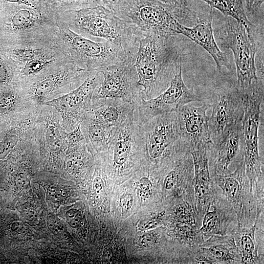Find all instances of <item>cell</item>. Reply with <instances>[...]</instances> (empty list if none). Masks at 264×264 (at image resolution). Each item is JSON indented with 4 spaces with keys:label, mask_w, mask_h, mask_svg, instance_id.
<instances>
[{
    "label": "cell",
    "mask_w": 264,
    "mask_h": 264,
    "mask_svg": "<svg viewBox=\"0 0 264 264\" xmlns=\"http://www.w3.org/2000/svg\"><path fill=\"white\" fill-rule=\"evenodd\" d=\"M222 47L230 49L236 66V87L245 89L258 79L256 65L257 43L246 27L235 19L225 17L219 32Z\"/></svg>",
    "instance_id": "6"
},
{
    "label": "cell",
    "mask_w": 264,
    "mask_h": 264,
    "mask_svg": "<svg viewBox=\"0 0 264 264\" xmlns=\"http://www.w3.org/2000/svg\"><path fill=\"white\" fill-rule=\"evenodd\" d=\"M57 46V41L47 44L19 45L10 46L6 52L9 58L16 65L18 71L26 62Z\"/></svg>",
    "instance_id": "24"
},
{
    "label": "cell",
    "mask_w": 264,
    "mask_h": 264,
    "mask_svg": "<svg viewBox=\"0 0 264 264\" xmlns=\"http://www.w3.org/2000/svg\"><path fill=\"white\" fill-rule=\"evenodd\" d=\"M47 224L49 230L55 235L61 234L65 230L64 226L61 221L54 215L48 216Z\"/></svg>",
    "instance_id": "37"
},
{
    "label": "cell",
    "mask_w": 264,
    "mask_h": 264,
    "mask_svg": "<svg viewBox=\"0 0 264 264\" xmlns=\"http://www.w3.org/2000/svg\"><path fill=\"white\" fill-rule=\"evenodd\" d=\"M19 103L17 91L11 88H4L0 90V115L13 111Z\"/></svg>",
    "instance_id": "30"
},
{
    "label": "cell",
    "mask_w": 264,
    "mask_h": 264,
    "mask_svg": "<svg viewBox=\"0 0 264 264\" xmlns=\"http://www.w3.org/2000/svg\"><path fill=\"white\" fill-rule=\"evenodd\" d=\"M264 0H245V7L248 12L253 14L257 12Z\"/></svg>",
    "instance_id": "41"
},
{
    "label": "cell",
    "mask_w": 264,
    "mask_h": 264,
    "mask_svg": "<svg viewBox=\"0 0 264 264\" xmlns=\"http://www.w3.org/2000/svg\"><path fill=\"white\" fill-rule=\"evenodd\" d=\"M193 202L182 199L173 209V215L176 222L198 225V216Z\"/></svg>",
    "instance_id": "29"
},
{
    "label": "cell",
    "mask_w": 264,
    "mask_h": 264,
    "mask_svg": "<svg viewBox=\"0 0 264 264\" xmlns=\"http://www.w3.org/2000/svg\"><path fill=\"white\" fill-rule=\"evenodd\" d=\"M176 36L151 34L139 41L134 66L146 100L165 90L182 67L183 54Z\"/></svg>",
    "instance_id": "1"
},
{
    "label": "cell",
    "mask_w": 264,
    "mask_h": 264,
    "mask_svg": "<svg viewBox=\"0 0 264 264\" xmlns=\"http://www.w3.org/2000/svg\"><path fill=\"white\" fill-rule=\"evenodd\" d=\"M210 107L206 103L199 107L188 103L175 111L180 147L183 151L190 153L198 144L212 143L206 115Z\"/></svg>",
    "instance_id": "14"
},
{
    "label": "cell",
    "mask_w": 264,
    "mask_h": 264,
    "mask_svg": "<svg viewBox=\"0 0 264 264\" xmlns=\"http://www.w3.org/2000/svg\"><path fill=\"white\" fill-rule=\"evenodd\" d=\"M93 188L95 193L97 195L101 194L104 191V183L101 176H95L92 182Z\"/></svg>",
    "instance_id": "43"
},
{
    "label": "cell",
    "mask_w": 264,
    "mask_h": 264,
    "mask_svg": "<svg viewBox=\"0 0 264 264\" xmlns=\"http://www.w3.org/2000/svg\"><path fill=\"white\" fill-rule=\"evenodd\" d=\"M264 77H258L249 87L242 89L244 104L242 119L243 154L245 173L252 194L264 187L263 164L258 145V129L261 106L264 100Z\"/></svg>",
    "instance_id": "5"
},
{
    "label": "cell",
    "mask_w": 264,
    "mask_h": 264,
    "mask_svg": "<svg viewBox=\"0 0 264 264\" xmlns=\"http://www.w3.org/2000/svg\"><path fill=\"white\" fill-rule=\"evenodd\" d=\"M137 187L138 193L141 198L145 200L152 195L153 185L151 179L148 176H143L139 178L137 182Z\"/></svg>",
    "instance_id": "33"
},
{
    "label": "cell",
    "mask_w": 264,
    "mask_h": 264,
    "mask_svg": "<svg viewBox=\"0 0 264 264\" xmlns=\"http://www.w3.org/2000/svg\"><path fill=\"white\" fill-rule=\"evenodd\" d=\"M22 215L25 220L30 222L35 221L38 218L37 212L30 208L24 209L22 212Z\"/></svg>",
    "instance_id": "44"
},
{
    "label": "cell",
    "mask_w": 264,
    "mask_h": 264,
    "mask_svg": "<svg viewBox=\"0 0 264 264\" xmlns=\"http://www.w3.org/2000/svg\"><path fill=\"white\" fill-rule=\"evenodd\" d=\"M44 144L52 152H59L67 148L65 131L59 124L55 115H47L44 119Z\"/></svg>",
    "instance_id": "25"
},
{
    "label": "cell",
    "mask_w": 264,
    "mask_h": 264,
    "mask_svg": "<svg viewBox=\"0 0 264 264\" xmlns=\"http://www.w3.org/2000/svg\"><path fill=\"white\" fill-rule=\"evenodd\" d=\"M224 201L216 197L210 204L204 214L199 230L204 239H208L214 235H225L230 222L236 218L235 212L229 211L233 209L227 201L224 205Z\"/></svg>",
    "instance_id": "20"
},
{
    "label": "cell",
    "mask_w": 264,
    "mask_h": 264,
    "mask_svg": "<svg viewBox=\"0 0 264 264\" xmlns=\"http://www.w3.org/2000/svg\"><path fill=\"white\" fill-rule=\"evenodd\" d=\"M207 155L212 177L230 173V165L243 157L242 121L236 124L216 143L208 144Z\"/></svg>",
    "instance_id": "15"
},
{
    "label": "cell",
    "mask_w": 264,
    "mask_h": 264,
    "mask_svg": "<svg viewBox=\"0 0 264 264\" xmlns=\"http://www.w3.org/2000/svg\"><path fill=\"white\" fill-rule=\"evenodd\" d=\"M212 179L232 206L236 214L238 226L243 227L253 209V199L246 175L244 157L238 163L236 169L227 174L216 175Z\"/></svg>",
    "instance_id": "13"
},
{
    "label": "cell",
    "mask_w": 264,
    "mask_h": 264,
    "mask_svg": "<svg viewBox=\"0 0 264 264\" xmlns=\"http://www.w3.org/2000/svg\"><path fill=\"white\" fill-rule=\"evenodd\" d=\"M60 3L58 13L102 5L99 0H56Z\"/></svg>",
    "instance_id": "31"
},
{
    "label": "cell",
    "mask_w": 264,
    "mask_h": 264,
    "mask_svg": "<svg viewBox=\"0 0 264 264\" xmlns=\"http://www.w3.org/2000/svg\"><path fill=\"white\" fill-rule=\"evenodd\" d=\"M133 204V197L130 194H123L120 199V205L123 211H129Z\"/></svg>",
    "instance_id": "40"
},
{
    "label": "cell",
    "mask_w": 264,
    "mask_h": 264,
    "mask_svg": "<svg viewBox=\"0 0 264 264\" xmlns=\"http://www.w3.org/2000/svg\"><path fill=\"white\" fill-rule=\"evenodd\" d=\"M64 61H67L58 45L42 55L26 62L18 71L22 80L36 75L51 66Z\"/></svg>",
    "instance_id": "23"
},
{
    "label": "cell",
    "mask_w": 264,
    "mask_h": 264,
    "mask_svg": "<svg viewBox=\"0 0 264 264\" xmlns=\"http://www.w3.org/2000/svg\"><path fill=\"white\" fill-rule=\"evenodd\" d=\"M159 237V235L155 232L146 233L139 238L138 244L143 247L152 246L158 242Z\"/></svg>",
    "instance_id": "38"
},
{
    "label": "cell",
    "mask_w": 264,
    "mask_h": 264,
    "mask_svg": "<svg viewBox=\"0 0 264 264\" xmlns=\"http://www.w3.org/2000/svg\"><path fill=\"white\" fill-rule=\"evenodd\" d=\"M139 134L144 154L154 164L166 162L181 150L175 111L158 115L146 121L139 126Z\"/></svg>",
    "instance_id": "7"
},
{
    "label": "cell",
    "mask_w": 264,
    "mask_h": 264,
    "mask_svg": "<svg viewBox=\"0 0 264 264\" xmlns=\"http://www.w3.org/2000/svg\"><path fill=\"white\" fill-rule=\"evenodd\" d=\"M89 71L87 78L77 88L43 103L55 109L60 113L62 126L66 132L73 130L91 110L92 95L95 89L101 84L103 76L98 71Z\"/></svg>",
    "instance_id": "10"
},
{
    "label": "cell",
    "mask_w": 264,
    "mask_h": 264,
    "mask_svg": "<svg viewBox=\"0 0 264 264\" xmlns=\"http://www.w3.org/2000/svg\"><path fill=\"white\" fill-rule=\"evenodd\" d=\"M194 264H242L232 235H214L196 248Z\"/></svg>",
    "instance_id": "18"
},
{
    "label": "cell",
    "mask_w": 264,
    "mask_h": 264,
    "mask_svg": "<svg viewBox=\"0 0 264 264\" xmlns=\"http://www.w3.org/2000/svg\"><path fill=\"white\" fill-rule=\"evenodd\" d=\"M211 107L212 110L208 124L212 142L215 144L242 121L244 110L242 90L236 85L221 89Z\"/></svg>",
    "instance_id": "12"
},
{
    "label": "cell",
    "mask_w": 264,
    "mask_h": 264,
    "mask_svg": "<svg viewBox=\"0 0 264 264\" xmlns=\"http://www.w3.org/2000/svg\"><path fill=\"white\" fill-rule=\"evenodd\" d=\"M87 148L92 151H106L112 129L95 118L89 111L81 123Z\"/></svg>",
    "instance_id": "21"
},
{
    "label": "cell",
    "mask_w": 264,
    "mask_h": 264,
    "mask_svg": "<svg viewBox=\"0 0 264 264\" xmlns=\"http://www.w3.org/2000/svg\"><path fill=\"white\" fill-rule=\"evenodd\" d=\"M47 194L53 201L58 202L62 199V195L60 190L53 186H49L47 189Z\"/></svg>",
    "instance_id": "42"
},
{
    "label": "cell",
    "mask_w": 264,
    "mask_h": 264,
    "mask_svg": "<svg viewBox=\"0 0 264 264\" xmlns=\"http://www.w3.org/2000/svg\"><path fill=\"white\" fill-rule=\"evenodd\" d=\"M165 214V211H162L151 218L141 221L138 225V229L140 231H146L157 227L161 223Z\"/></svg>",
    "instance_id": "35"
},
{
    "label": "cell",
    "mask_w": 264,
    "mask_h": 264,
    "mask_svg": "<svg viewBox=\"0 0 264 264\" xmlns=\"http://www.w3.org/2000/svg\"><path fill=\"white\" fill-rule=\"evenodd\" d=\"M58 44L68 62L86 71L117 65L135 58L108 42H98L72 30L58 17Z\"/></svg>",
    "instance_id": "4"
},
{
    "label": "cell",
    "mask_w": 264,
    "mask_h": 264,
    "mask_svg": "<svg viewBox=\"0 0 264 264\" xmlns=\"http://www.w3.org/2000/svg\"><path fill=\"white\" fill-rule=\"evenodd\" d=\"M212 9L196 16L194 24L191 27L181 24L179 34L183 35L204 49L213 59L218 70L223 68L229 69L230 66L223 52L218 46L212 27Z\"/></svg>",
    "instance_id": "17"
},
{
    "label": "cell",
    "mask_w": 264,
    "mask_h": 264,
    "mask_svg": "<svg viewBox=\"0 0 264 264\" xmlns=\"http://www.w3.org/2000/svg\"><path fill=\"white\" fill-rule=\"evenodd\" d=\"M112 11L131 25L140 40L151 34H179L182 22H188L192 12L156 0H121Z\"/></svg>",
    "instance_id": "3"
},
{
    "label": "cell",
    "mask_w": 264,
    "mask_h": 264,
    "mask_svg": "<svg viewBox=\"0 0 264 264\" xmlns=\"http://www.w3.org/2000/svg\"><path fill=\"white\" fill-rule=\"evenodd\" d=\"M135 58L123 63L97 68L103 80L95 89L92 101L103 99H118L136 107L144 98L142 88L138 85V77L134 66Z\"/></svg>",
    "instance_id": "9"
},
{
    "label": "cell",
    "mask_w": 264,
    "mask_h": 264,
    "mask_svg": "<svg viewBox=\"0 0 264 264\" xmlns=\"http://www.w3.org/2000/svg\"><path fill=\"white\" fill-rule=\"evenodd\" d=\"M211 8L220 11L225 17H230L243 24L251 32L255 26L248 20L245 11L243 0H201Z\"/></svg>",
    "instance_id": "26"
},
{
    "label": "cell",
    "mask_w": 264,
    "mask_h": 264,
    "mask_svg": "<svg viewBox=\"0 0 264 264\" xmlns=\"http://www.w3.org/2000/svg\"><path fill=\"white\" fill-rule=\"evenodd\" d=\"M173 233L180 242L193 249L198 247L204 241L198 225L176 222Z\"/></svg>",
    "instance_id": "27"
},
{
    "label": "cell",
    "mask_w": 264,
    "mask_h": 264,
    "mask_svg": "<svg viewBox=\"0 0 264 264\" xmlns=\"http://www.w3.org/2000/svg\"><path fill=\"white\" fill-rule=\"evenodd\" d=\"M105 7L112 11L121 0H99Z\"/></svg>",
    "instance_id": "45"
},
{
    "label": "cell",
    "mask_w": 264,
    "mask_h": 264,
    "mask_svg": "<svg viewBox=\"0 0 264 264\" xmlns=\"http://www.w3.org/2000/svg\"><path fill=\"white\" fill-rule=\"evenodd\" d=\"M31 175L29 170L26 166H21L16 177V183L17 187L21 190L27 188L30 183Z\"/></svg>",
    "instance_id": "36"
},
{
    "label": "cell",
    "mask_w": 264,
    "mask_h": 264,
    "mask_svg": "<svg viewBox=\"0 0 264 264\" xmlns=\"http://www.w3.org/2000/svg\"><path fill=\"white\" fill-rule=\"evenodd\" d=\"M81 123L68 132L65 131V137L67 142V152L85 140L84 135L81 129Z\"/></svg>",
    "instance_id": "32"
},
{
    "label": "cell",
    "mask_w": 264,
    "mask_h": 264,
    "mask_svg": "<svg viewBox=\"0 0 264 264\" xmlns=\"http://www.w3.org/2000/svg\"><path fill=\"white\" fill-rule=\"evenodd\" d=\"M90 72L80 68L71 62L64 61L22 80V88L32 98L43 104L64 90L76 88H74L82 84Z\"/></svg>",
    "instance_id": "8"
},
{
    "label": "cell",
    "mask_w": 264,
    "mask_h": 264,
    "mask_svg": "<svg viewBox=\"0 0 264 264\" xmlns=\"http://www.w3.org/2000/svg\"><path fill=\"white\" fill-rule=\"evenodd\" d=\"M87 148L84 140L68 152L70 153L66 162V169L71 176H78L84 171L87 159Z\"/></svg>",
    "instance_id": "28"
},
{
    "label": "cell",
    "mask_w": 264,
    "mask_h": 264,
    "mask_svg": "<svg viewBox=\"0 0 264 264\" xmlns=\"http://www.w3.org/2000/svg\"><path fill=\"white\" fill-rule=\"evenodd\" d=\"M135 107L120 99H103L92 101L90 112L105 126L112 129L122 125L133 113Z\"/></svg>",
    "instance_id": "19"
},
{
    "label": "cell",
    "mask_w": 264,
    "mask_h": 264,
    "mask_svg": "<svg viewBox=\"0 0 264 264\" xmlns=\"http://www.w3.org/2000/svg\"><path fill=\"white\" fill-rule=\"evenodd\" d=\"M82 220V214L80 211L79 214L76 216V217L72 220L69 221L68 223L72 228H76L79 226L80 223L81 222Z\"/></svg>",
    "instance_id": "47"
},
{
    "label": "cell",
    "mask_w": 264,
    "mask_h": 264,
    "mask_svg": "<svg viewBox=\"0 0 264 264\" xmlns=\"http://www.w3.org/2000/svg\"><path fill=\"white\" fill-rule=\"evenodd\" d=\"M174 8L183 11L189 9L187 5V0H156Z\"/></svg>",
    "instance_id": "39"
},
{
    "label": "cell",
    "mask_w": 264,
    "mask_h": 264,
    "mask_svg": "<svg viewBox=\"0 0 264 264\" xmlns=\"http://www.w3.org/2000/svg\"><path fill=\"white\" fill-rule=\"evenodd\" d=\"M80 212L79 210L75 208H71L68 210L66 213V218L67 222L72 220Z\"/></svg>",
    "instance_id": "46"
},
{
    "label": "cell",
    "mask_w": 264,
    "mask_h": 264,
    "mask_svg": "<svg viewBox=\"0 0 264 264\" xmlns=\"http://www.w3.org/2000/svg\"><path fill=\"white\" fill-rule=\"evenodd\" d=\"M208 144H198L190 152L194 165L193 186L195 207L198 215L200 216L204 214L210 204L217 197L216 184L211 177L209 168Z\"/></svg>",
    "instance_id": "16"
},
{
    "label": "cell",
    "mask_w": 264,
    "mask_h": 264,
    "mask_svg": "<svg viewBox=\"0 0 264 264\" xmlns=\"http://www.w3.org/2000/svg\"><path fill=\"white\" fill-rule=\"evenodd\" d=\"M182 69V67L162 93L148 100L142 98L135 107L134 113L139 126L158 115L176 111L182 105L202 101L201 97L195 93L193 88L187 87L183 79Z\"/></svg>",
    "instance_id": "11"
},
{
    "label": "cell",
    "mask_w": 264,
    "mask_h": 264,
    "mask_svg": "<svg viewBox=\"0 0 264 264\" xmlns=\"http://www.w3.org/2000/svg\"><path fill=\"white\" fill-rule=\"evenodd\" d=\"M58 18L83 36L104 39L136 57L140 39L131 25L102 5L57 13Z\"/></svg>",
    "instance_id": "2"
},
{
    "label": "cell",
    "mask_w": 264,
    "mask_h": 264,
    "mask_svg": "<svg viewBox=\"0 0 264 264\" xmlns=\"http://www.w3.org/2000/svg\"><path fill=\"white\" fill-rule=\"evenodd\" d=\"M15 69H12L6 60L0 54V84L10 83Z\"/></svg>",
    "instance_id": "34"
},
{
    "label": "cell",
    "mask_w": 264,
    "mask_h": 264,
    "mask_svg": "<svg viewBox=\"0 0 264 264\" xmlns=\"http://www.w3.org/2000/svg\"><path fill=\"white\" fill-rule=\"evenodd\" d=\"M258 219H255L251 227H240L237 225L230 232L240 254L242 264L261 263V258L258 252V244L255 239Z\"/></svg>",
    "instance_id": "22"
}]
</instances>
